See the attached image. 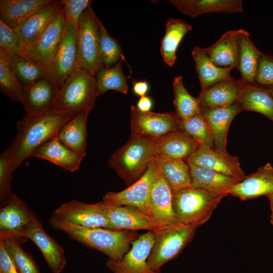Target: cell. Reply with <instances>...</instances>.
Returning <instances> with one entry per match:
<instances>
[{"mask_svg":"<svg viewBox=\"0 0 273 273\" xmlns=\"http://www.w3.org/2000/svg\"><path fill=\"white\" fill-rule=\"evenodd\" d=\"M100 48L105 68L114 66L120 59L124 60L118 41L109 35L101 21L99 22Z\"/></svg>","mask_w":273,"mask_h":273,"instance_id":"obj_43","label":"cell"},{"mask_svg":"<svg viewBox=\"0 0 273 273\" xmlns=\"http://www.w3.org/2000/svg\"><path fill=\"white\" fill-rule=\"evenodd\" d=\"M92 3L82 13L77 28V62L79 68L95 76L104 66L100 48V20Z\"/></svg>","mask_w":273,"mask_h":273,"instance_id":"obj_6","label":"cell"},{"mask_svg":"<svg viewBox=\"0 0 273 273\" xmlns=\"http://www.w3.org/2000/svg\"><path fill=\"white\" fill-rule=\"evenodd\" d=\"M13 238L20 243L27 239L32 241L39 249L53 273H60L67 263L63 248L45 232L36 216Z\"/></svg>","mask_w":273,"mask_h":273,"instance_id":"obj_11","label":"cell"},{"mask_svg":"<svg viewBox=\"0 0 273 273\" xmlns=\"http://www.w3.org/2000/svg\"><path fill=\"white\" fill-rule=\"evenodd\" d=\"M63 7L61 0H52L14 28L25 48L38 37Z\"/></svg>","mask_w":273,"mask_h":273,"instance_id":"obj_22","label":"cell"},{"mask_svg":"<svg viewBox=\"0 0 273 273\" xmlns=\"http://www.w3.org/2000/svg\"><path fill=\"white\" fill-rule=\"evenodd\" d=\"M52 215L77 226L110 228L106 208L102 201L88 204L72 199L58 207Z\"/></svg>","mask_w":273,"mask_h":273,"instance_id":"obj_12","label":"cell"},{"mask_svg":"<svg viewBox=\"0 0 273 273\" xmlns=\"http://www.w3.org/2000/svg\"><path fill=\"white\" fill-rule=\"evenodd\" d=\"M188 163L192 180L191 187L229 195L232 186L239 182L233 177L215 170Z\"/></svg>","mask_w":273,"mask_h":273,"instance_id":"obj_31","label":"cell"},{"mask_svg":"<svg viewBox=\"0 0 273 273\" xmlns=\"http://www.w3.org/2000/svg\"><path fill=\"white\" fill-rule=\"evenodd\" d=\"M199 78L201 92L220 81L232 78L233 67H222L215 65L209 59L204 48L196 46L192 52Z\"/></svg>","mask_w":273,"mask_h":273,"instance_id":"obj_28","label":"cell"},{"mask_svg":"<svg viewBox=\"0 0 273 273\" xmlns=\"http://www.w3.org/2000/svg\"><path fill=\"white\" fill-rule=\"evenodd\" d=\"M160 172L172 193L190 187L192 177L190 167L183 159L156 156Z\"/></svg>","mask_w":273,"mask_h":273,"instance_id":"obj_34","label":"cell"},{"mask_svg":"<svg viewBox=\"0 0 273 273\" xmlns=\"http://www.w3.org/2000/svg\"><path fill=\"white\" fill-rule=\"evenodd\" d=\"M14 169L13 167L12 145L0 155V205L3 207L9 202L11 192V180Z\"/></svg>","mask_w":273,"mask_h":273,"instance_id":"obj_42","label":"cell"},{"mask_svg":"<svg viewBox=\"0 0 273 273\" xmlns=\"http://www.w3.org/2000/svg\"><path fill=\"white\" fill-rule=\"evenodd\" d=\"M23 87L24 97L23 106L27 114H39L52 108L58 90L48 78L44 77Z\"/></svg>","mask_w":273,"mask_h":273,"instance_id":"obj_24","label":"cell"},{"mask_svg":"<svg viewBox=\"0 0 273 273\" xmlns=\"http://www.w3.org/2000/svg\"><path fill=\"white\" fill-rule=\"evenodd\" d=\"M66 21L63 7L38 37L25 47L22 54L45 69L61 41Z\"/></svg>","mask_w":273,"mask_h":273,"instance_id":"obj_13","label":"cell"},{"mask_svg":"<svg viewBox=\"0 0 273 273\" xmlns=\"http://www.w3.org/2000/svg\"><path fill=\"white\" fill-rule=\"evenodd\" d=\"M240 29L229 30L212 46L204 48L211 61L222 67L238 68Z\"/></svg>","mask_w":273,"mask_h":273,"instance_id":"obj_27","label":"cell"},{"mask_svg":"<svg viewBox=\"0 0 273 273\" xmlns=\"http://www.w3.org/2000/svg\"><path fill=\"white\" fill-rule=\"evenodd\" d=\"M159 174L160 169L155 156L148 170L139 179L124 190L107 193L102 202L105 204L133 206L149 215L151 188Z\"/></svg>","mask_w":273,"mask_h":273,"instance_id":"obj_9","label":"cell"},{"mask_svg":"<svg viewBox=\"0 0 273 273\" xmlns=\"http://www.w3.org/2000/svg\"><path fill=\"white\" fill-rule=\"evenodd\" d=\"M172 85L175 113L180 120L201 113L202 108L198 97H193L188 93L184 85L182 76L175 77Z\"/></svg>","mask_w":273,"mask_h":273,"instance_id":"obj_38","label":"cell"},{"mask_svg":"<svg viewBox=\"0 0 273 273\" xmlns=\"http://www.w3.org/2000/svg\"><path fill=\"white\" fill-rule=\"evenodd\" d=\"M76 33L75 25L66 21L61 41L45 68L46 78L58 91L74 69L78 67Z\"/></svg>","mask_w":273,"mask_h":273,"instance_id":"obj_8","label":"cell"},{"mask_svg":"<svg viewBox=\"0 0 273 273\" xmlns=\"http://www.w3.org/2000/svg\"><path fill=\"white\" fill-rule=\"evenodd\" d=\"M122 60L111 67L102 68L96 74L98 97L109 90L127 94L128 85L122 71Z\"/></svg>","mask_w":273,"mask_h":273,"instance_id":"obj_37","label":"cell"},{"mask_svg":"<svg viewBox=\"0 0 273 273\" xmlns=\"http://www.w3.org/2000/svg\"><path fill=\"white\" fill-rule=\"evenodd\" d=\"M24 201L12 193L9 202L0 210V239L15 238L35 216Z\"/></svg>","mask_w":273,"mask_h":273,"instance_id":"obj_19","label":"cell"},{"mask_svg":"<svg viewBox=\"0 0 273 273\" xmlns=\"http://www.w3.org/2000/svg\"><path fill=\"white\" fill-rule=\"evenodd\" d=\"M8 65L23 86L46 77L45 69L23 54L6 53Z\"/></svg>","mask_w":273,"mask_h":273,"instance_id":"obj_36","label":"cell"},{"mask_svg":"<svg viewBox=\"0 0 273 273\" xmlns=\"http://www.w3.org/2000/svg\"><path fill=\"white\" fill-rule=\"evenodd\" d=\"M165 33L161 40L160 53L164 62L169 67L176 60L177 48L185 35L192 30L191 25L179 18H170L165 25Z\"/></svg>","mask_w":273,"mask_h":273,"instance_id":"obj_35","label":"cell"},{"mask_svg":"<svg viewBox=\"0 0 273 273\" xmlns=\"http://www.w3.org/2000/svg\"><path fill=\"white\" fill-rule=\"evenodd\" d=\"M262 53L253 43L249 33L240 29L239 34V65L241 79L246 83L255 84L260 60Z\"/></svg>","mask_w":273,"mask_h":273,"instance_id":"obj_30","label":"cell"},{"mask_svg":"<svg viewBox=\"0 0 273 273\" xmlns=\"http://www.w3.org/2000/svg\"><path fill=\"white\" fill-rule=\"evenodd\" d=\"M266 88L273 97V87H267Z\"/></svg>","mask_w":273,"mask_h":273,"instance_id":"obj_51","label":"cell"},{"mask_svg":"<svg viewBox=\"0 0 273 273\" xmlns=\"http://www.w3.org/2000/svg\"><path fill=\"white\" fill-rule=\"evenodd\" d=\"M237 103L242 111H254L273 121V97L266 88L239 79Z\"/></svg>","mask_w":273,"mask_h":273,"instance_id":"obj_23","label":"cell"},{"mask_svg":"<svg viewBox=\"0 0 273 273\" xmlns=\"http://www.w3.org/2000/svg\"><path fill=\"white\" fill-rule=\"evenodd\" d=\"M154 141L131 136L108 159L109 165L126 184L134 183L144 174L155 158Z\"/></svg>","mask_w":273,"mask_h":273,"instance_id":"obj_4","label":"cell"},{"mask_svg":"<svg viewBox=\"0 0 273 273\" xmlns=\"http://www.w3.org/2000/svg\"><path fill=\"white\" fill-rule=\"evenodd\" d=\"M19 273H40L32 255L25 251L16 239L8 237L0 239Z\"/></svg>","mask_w":273,"mask_h":273,"instance_id":"obj_40","label":"cell"},{"mask_svg":"<svg viewBox=\"0 0 273 273\" xmlns=\"http://www.w3.org/2000/svg\"><path fill=\"white\" fill-rule=\"evenodd\" d=\"M0 88L3 94L13 101L22 105L24 102L23 87L9 67L5 52L0 48Z\"/></svg>","mask_w":273,"mask_h":273,"instance_id":"obj_39","label":"cell"},{"mask_svg":"<svg viewBox=\"0 0 273 273\" xmlns=\"http://www.w3.org/2000/svg\"><path fill=\"white\" fill-rule=\"evenodd\" d=\"M172 197L171 189L160 170L151 188L149 202V216L157 223L168 225L178 222L172 209Z\"/></svg>","mask_w":273,"mask_h":273,"instance_id":"obj_21","label":"cell"},{"mask_svg":"<svg viewBox=\"0 0 273 273\" xmlns=\"http://www.w3.org/2000/svg\"><path fill=\"white\" fill-rule=\"evenodd\" d=\"M172 195V209L178 221L198 228L209 220L222 199L228 195L193 187Z\"/></svg>","mask_w":273,"mask_h":273,"instance_id":"obj_5","label":"cell"},{"mask_svg":"<svg viewBox=\"0 0 273 273\" xmlns=\"http://www.w3.org/2000/svg\"><path fill=\"white\" fill-rule=\"evenodd\" d=\"M242 111L237 103L228 107L202 108L201 113L210 128L213 138V149L216 151L222 154L228 153V130L233 119Z\"/></svg>","mask_w":273,"mask_h":273,"instance_id":"obj_18","label":"cell"},{"mask_svg":"<svg viewBox=\"0 0 273 273\" xmlns=\"http://www.w3.org/2000/svg\"><path fill=\"white\" fill-rule=\"evenodd\" d=\"M0 273H19L0 241Z\"/></svg>","mask_w":273,"mask_h":273,"instance_id":"obj_47","label":"cell"},{"mask_svg":"<svg viewBox=\"0 0 273 273\" xmlns=\"http://www.w3.org/2000/svg\"><path fill=\"white\" fill-rule=\"evenodd\" d=\"M54 229L72 239L96 249L115 260H120L129 250L131 242L138 238L135 231L85 228L72 224L53 215L49 219Z\"/></svg>","mask_w":273,"mask_h":273,"instance_id":"obj_2","label":"cell"},{"mask_svg":"<svg viewBox=\"0 0 273 273\" xmlns=\"http://www.w3.org/2000/svg\"><path fill=\"white\" fill-rule=\"evenodd\" d=\"M77 114L53 109L39 114L26 113L17 123V133L11 144L14 170L36 149L55 136L60 129Z\"/></svg>","mask_w":273,"mask_h":273,"instance_id":"obj_1","label":"cell"},{"mask_svg":"<svg viewBox=\"0 0 273 273\" xmlns=\"http://www.w3.org/2000/svg\"><path fill=\"white\" fill-rule=\"evenodd\" d=\"M154 242L152 232L141 235L131 242L132 247L120 260L109 258L106 267L112 273H160L153 270L148 263V259Z\"/></svg>","mask_w":273,"mask_h":273,"instance_id":"obj_14","label":"cell"},{"mask_svg":"<svg viewBox=\"0 0 273 273\" xmlns=\"http://www.w3.org/2000/svg\"><path fill=\"white\" fill-rule=\"evenodd\" d=\"M199 146L188 133L180 129L154 141L156 156L186 160L197 150Z\"/></svg>","mask_w":273,"mask_h":273,"instance_id":"obj_20","label":"cell"},{"mask_svg":"<svg viewBox=\"0 0 273 273\" xmlns=\"http://www.w3.org/2000/svg\"><path fill=\"white\" fill-rule=\"evenodd\" d=\"M179 129L188 133L199 145H205L213 148L211 131L201 113L180 120Z\"/></svg>","mask_w":273,"mask_h":273,"instance_id":"obj_41","label":"cell"},{"mask_svg":"<svg viewBox=\"0 0 273 273\" xmlns=\"http://www.w3.org/2000/svg\"><path fill=\"white\" fill-rule=\"evenodd\" d=\"M134 94L140 97L146 96L149 90V84L145 79L132 82Z\"/></svg>","mask_w":273,"mask_h":273,"instance_id":"obj_48","label":"cell"},{"mask_svg":"<svg viewBox=\"0 0 273 273\" xmlns=\"http://www.w3.org/2000/svg\"><path fill=\"white\" fill-rule=\"evenodd\" d=\"M186 161L233 177L239 181L246 176L237 156H232L229 153H220L205 145H200Z\"/></svg>","mask_w":273,"mask_h":273,"instance_id":"obj_16","label":"cell"},{"mask_svg":"<svg viewBox=\"0 0 273 273\" xmlns=\"http://www.w3.org/2000/svg\"><path fill=\"white\" fill-rule=\"evenodd\" d=\"M238 87L239 79L232 77L200 92L198 98L201 108L223 107L236 104Z\"/></svg>","mask_w":273,"mask_h":273,"instance_id":"obj_32","label":"cell"},{"mask_svg":"<svg viewBox=\"0 0 273 273\" xmlns=\"http://www.w3.org/2000/svg\"><path fill=\"white\" fill-rule=\"evenodd\" d=\"M103 204L106 208L110 221L109 230L133 231L146 230L156 233L167 226L157 223L136 207Z\"/></svg>","mask_w":273,"mask_h":273,"instance_id":"obj_15","label":"cell"},{"mask_svg":"<svg viewBox=\"0 0 273 273\" xmlns=\"http://www.w3.org/2000/svg\"><path fill=\"white\" fill-rule=\"evenodd\" d=\"M255 84L267 87H273V56L262 53Z\"/></svg>","mask_w":273,"mask_h":273,"instance_id":"obj_45","label":"cell"},{"mask_svg":"<svg viewBox=\"0 0 273 273\" xmlns=\"http://www.w3.org/2000/svg\"><path fill=\"white\" fill-rule=\"evenodd\" d=\"M0 48L11 54H22L25 49L15 29L0 20Z\"/></svg>","mask_w":273,"mask_h":273,"instance_id":"obj_44","label":"cell"},{"mask_svg":"<svg viewBox=\"0 0 273 273\" xmlns=\"http://www.w3.org/2000/svg\"><path fill=\"white\" fill-rule=\"evenodd\" d=\"M269 201L271 213L270 216V222L273 221V194L267 197Z\"/></svg>","mask_w":273,"mask_h":273,"instance_id":"obj_50","label":"cell"},{"mask_svg":"<svg viewBox=\"0 0 273 273\" xmlns=\"http://www.w3.org/2000/svg\"><path fill=\"white\" fill-rule=\"evenodd\" d=\"M270 223H271L272 224V225H273V221L271 222Z\"/></svg>","mask_w":273,"mask_h":273,"instance_id":"obj_52","label":"cell"},{"mask_svg":"<svg viewBox=\"0 0 273 273\" xmlns=\"http://www.w3.org/2000/svg\"><path fill=\"white\" fill-rule=\"evenodd\" d=\"M131 136L156 140L179 129L180 118L175 113L142 112L131 106Z\"/></svg>","mask_w":273,"mask_h":273,"instance_id":"obj_10","label":"cell"},{"mask_svg":"<svg viewBox=\"0 0 273 273\" xmlns=\"http://www.w3.org/2000/svg\"><path fill=\"white\" fill-rule=\"evenodd\" d=\"M153 101L149 97L145 96L140 97L139 100L136 107L142 112H150L153 107Z\"/></svg>","mask_w":273,"mask_h":273,"instance_id":"obj_49","label":"cell"},{"mask_svg":"<svg viewBox=\"0 0 273 273\" xmlns=\"http://www.w3.org/2000/svg\"><path fill=\"white\" fill-rule=\"evenodd\" d=\"M97 93V79L77 67L58 91L51 109L65 113L86 114L94 109Z\"/></svg>","mask_w":273,"mask_h":273,"instance_id":"obj_3","label":"cell"},{"mask_svg":"<svg viewBox=\"0 0 273 273\" xmlns=\"http://www.w3.org/2000/svg\"><path fill=\"white\" fill-rule=\"evenodd\" d=\"M182 13L196 17L204 13H236L243 12L241 0H170Z\"/></svg>","mask_w":273,"mask_h":273,"instance_id":"obj_25","label":"cell"},{"mask_svg":"<svg viewBox=\"0 0 273 273\" xmlns=\"http://www.w3.org/2000/svg\"><path fill=\"white\" fill-rule=\"evenodd\" d=\"M30 157L46 160L71 172L78 170L83 159L62 144L56 135L36 149Z\"/></svg>","mask_w":273,"mask_h":273,"instance_id":"obj_26","label":"cell"},{"mask_svg":"<svg viewBox=\"0 0 273 273\" xmlns=\"http://www.w3.org/2000/svg\"><path fill=\"white\" fill-rule=\"evenodd\" d=\"M52 0H1L0 20L15 28Z\"/></svg>","mask_w":273,"mask_h":273,"instance_id":"obj_33","label":"cell"},{"mask_svg":"<svg viewBox=\"0 0 273 273\" xmlns=\"http://www.w3.org/2000/svg\"><path fill=\"white\" fill-rule=\"evenodd\" d=\"M272 194L273 166L269 163L233 185L230 192V194L241 200L254 199L261 196L267 198Z\"/></svg>","mask_w":273,"mask_h":273,"instance_id":"obj_17","label":"cell"},{"mask_svg":"<svg viewBox=\"0 0 273 273\" xmlns=\"http://www.w3.org/2000/svg\"><path fill=\"white\" fill-rule=\"evenodd\" d=\"M92 2L89 0H61L66 21L72 22L77 28L82 13Z\"/></svg>","mask_w":273,"mask_h":273,"instance_id":"obj_46","label":"cell"},{"mask_svg":"<svg viewBox=\"0 0 273 273\" xmlns=\"http://www.w3.org/2000/svg\"><path fill=\"white\" fill-rule=\"evenodd\" d=\"M88 115L78 114L67 122L58 131V140L83 159L86 154V123Z\"/></svg>","mask_w":273,"mask_h":273,"instance_id":"obj_29","label":"cell"},{"mask_svg":"<svg viewBox=\"0 0 273 273\" xmlns=\"http://www.w3.org/2000/svg\"><path fill=\"white\" fill-rule=\"evenodd\" d=\"M197 228L178 221L154 233V242L148 259L150 267L160 271L164 264L180 253L192 239Z\"/></svg>","mask_w":273,"mask_h":273,"instance_id":"obj_7","label":"cell"}]
</instances>
